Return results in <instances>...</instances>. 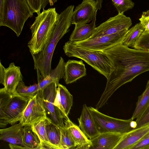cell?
<instances>
[{"label": "cell", "instance_id": "obj_29", "mask_svg": "<svg viewBox=\"0 0 149 149\" xmlns=\"http://www.w3.org/2000/svg\"><path fill=\"white\" fill-rule=\"evenodd\" d=\"M60 128L62 149H75L76 145L65 126L64 128L60 127Z\"/></svg>", "mask_w": 149, "mask_h": 149}, {"label": "cell", "instance_id": "obj_33", "mask_svg": "<svg viewBox=\"0 0 149 149\" xmlns=\"http://www.w3.org/2000/svg\"><path fill=\"white\" fill-rule=\"evenodd\" d=\"M136 126L137 128L149 123V105L142 114L136 119Z\"/></svg>", "mask_w": 149, "mask_h": 149}, {"label": "cell", "instance_id": "obj_1", "mask_svg": "<svg viewBox=\"0 0 149 149\" xmlns=\"http://www.w3.org/2000/svg\"><path fill=\"white\" fill-rule=\"evenodd\" d=\"M103 52L109 58L112 69L107 79L105 89L96 105L97 110L106 103L120 86L149 71L148 51L130 48L121 43Z\"/></svg>", "mask_w": 149, "mask_h": 149}, {"label": "cell", "instance_id": "obj_10", "mask_svg": "<svg viewBox=\"0 0 149 149\" xmlns=\"http://www.w3.org/2000/svg\"><path fill=\"white\" fill-rule=\"evenodd\" d=\"M132 25L130 17L125 16L124 13H118L96 27L89 38L128 30Z\"/></svg>", "mask_w": 149, "mask_h": 149}, {"label": "cell", "instance_id": "obj_16", "mask_svg": "<svg viewBox=\"0 0 149 149\" xmlns=\"http://www.w3.org/2000/svg\"><path fill=\"white\" fill-rule=\"evenodd\" d=\"M86 74L85 65L82 60H69L65 63L64 79L66 84L74 82Z\"/></svg>", "mask_w": 149, "mask_h": 149}, {"label": "cell", "instance_id": "obj_5", "mask_svg": "<svg viewBox=\"0 0 149 149\" xmlns=\"http://www.w3.org/2000/svg\"><path fill=\"white\" fill-rule=\"evenodd\" d=\"M0 126L13 125L21 118L30 99L17 93L11 94L0 89Z\"/></svg>", "mask_w": 149, "mask_h": 149}, {"label": "cell", "instance_id": "obj_35", "mask_svg": "<svg viewBox=\"0 0 149 149\" xmlns=\"http://www.w3.org/2000/svg\"><path fill=\"white\" fill-rule=\"evenodd\" d=\"M139 20L144 29V31L149 33V10L143 12Z\"/></svg>", "mask_w": 149, "mask_h": 149}, {"label": "cell", "instance_id": "obj_25", "mask_svg": "<svg viewBox=\"0 0 149 149\" xmlns=\"http://www.w3.org/2000/svg\"><path fill=\"white\" fill-rule=\"evenodd\" d=\"M48 140L56 149H62L61 143V134L60 127L50 121L46 127Z\"/></svg>", "mask_w": 149, "mask_h": 149}, {"label": "cell", "instance_id": "obj_21", "mask_svg": "<svg viewBox=\"0 0 149 149\" xmlns=\"http://www.w3.org/2000/svg\"><path fill=\"white\" fill-rule=\"evenodd\" d=\"M73 102L72 95L65 86L59 84L54 103L66 117H68Z\"/></svg>", "mask_w": 149, "mask_h": 149}, {"label": "cell", "instance_id": "obj_20", "mask_svg": "<svg viewBox=\"0 0 149 149\" xmlns=\"http://www.w3.org/2000/svg\"><path fill=\"white\" fill-rule=\"evenodd\" d=\"M65 127L76 145L75 149H91V142L79 127L74 124L69 118L64 120Z\"/></svg>", "mask_w": 149, "mask_h": 149}, {"label": "cell", "instance_id": "obj_17", "mask_svg": "<svg viewBox=\"0 0 149 149\" xmlns=\"http://www.w3.org/2000/svg\"><path fill=\"white\" fill-rule=\"evenodd\" d=\"M123 135L113 132L100 134L90 140L91 144V149H114Z\"/></svg>", "mask_w": 149, "mask_h": 149}, {"label": "cell", "instance_id": "obj_15", "mask_svg": "<svg viewBox=\"0 0 149 149\" xmlns=\"http://www.w3.org/2000/svg\"><path fill=\"white\" fill-rule=\"evenodd\" d=\"M78 120L79 127L89 139L95 138L100 134L88 107L86 104L83 106L81 115Z\"/></svg>", "mask_w": 149, "mask_h": 149}, {"label": "cell", "instance_id": "obj_2", "mask_svg": "<svg viewBox=\"0 0 149 149\" xmlns=\"http://www.w3.org/2000/svg\"><path fill=\"white\" fill-rule=\"evenodd\" d=\"M74 6L70 5L59 14L56 24L47 41L41 51L32 54L34 69L38 71L42 78L50 72L53 54L59 41L69 31Z\"/></svg>", "mask_w": 149, "mask_h": 149}, {"label": "cell", "instance_id": "obj_18", "mask_svg": "<svg viewBox=\"0 0 149 149\" xmlns=\"http://www.w3.org/2000/svg\"><path fill=\"white\" fill-rule=\"evenodd\" d=\"M23 127L19 122L8 128L1 129L0 139L10 144L25 147L23 141Z\"/></svg>", "mask_w": 149, "mask_h": 149}, {"label": "cell", "instance_id": "obj_9", "mask_svg": "<svg viewBox=\"0 0 149 149\" xmlns=\"http://www.w3.org/2000/svg\"><path fill=\"white\" fill-rule=\"evenodd\" d=\"M128 30L88 38L81 41L70 42L81 48L103 52L104 51L122 43Z\"/></svg>", "mask_w": 149, "mask_h": 149}, {"label": "cell", "instance_id": "obj_30", "mask_svg": "<svg viewBox=\"0 0 149 149\" xmlns=\"http://www.w3.org/2000/svg\"><path fill=\"white\" fill-rule=\"evenodd\" d=\"M118 13H124L132 8L134 4L132 0H111Z\"/></svg>", "mask_w": 149, "mask_h": 149}, {"label": "cell", "instance_id": "obj_12", "mask_svg": "<svg viewBox=\"0 0 149 149\" xmlns=\"http://www.w3.org/2000/svg\"><path fill=\"white\" fill-rule=\"evenodd\" d=\"M23 79L19 67L12 63L6 68L0 61V83L4 86L2 88L5 91L11 94H16V87Z\"/></svg>", "mask_w": 149, "mask_h": 149}, {"label": "cell", "instance_id": "obj_6", "mask_svg": "<svg viewBox=\"0 0 149 149\" xmlns=\"http://www.w3.org/2000/svg\"><path fill=\"white\" fill-rule=\"evenodd\" d=\"M63 49L68 57L84 60L107 79L108 77L112 68L109 58L105 53L81 48L69 41L65 43Z\"/></svg>", "mask_w": 149, "mask_h": 149}, {"label": "cell", "instance_id": "obj_28", "mask_svg": "<svg viewBox=\"0 0 149 149\" xmlns=\"http://www.w3.org/2000/svg\"><path fill=\"white\" fill-rule=\"evenodd\" d=\"M40 90L38 84L27 86L22 81H20L17 86L16 92L21 96L30 99Z\"/></svg>", "mask_w": 149, "mask_h": 149}, {"label": "cell", "instance_id": "obj_8", "mask_svg": "<svg viewBox=\"0 0 149 149\" xmlns=\"http://www.w3.org/2000/svg\"><path fill=\"white\" fill-rule=\"evenodd\" d=\"M58 87L53 82L42 91L43 103L46 116L53 123L60 128L65 127L64 120L68 118L63 114L60 109L54 104Z\"/></svg>", "mask_w": 149, "mask_h": 149}, {"label": "cell", "instance_id": "obj_39", "mask_svg": "<svg viewBox=\"0 0 149 149\" xmlns=\"http://www.w3.org/2000/svg\"><path fill=\"white\" fill-rule=\"evenodd\" d=\"M3 0H0V7L1 6L2 4Z\"/></svg>", "mask_w": 149, "mask_h": 149}, {"label": "cell", "instance_id": "obj_22", "mask_svg": "<svg viewBox=\"0 0 149 149\" xmlns=\"http://www.w3.org/2000/svg\"><path fill=\"white\" fill-rule=\"evenodd\" d=\"M97 13H95L91 23L75 26L70 36L69 41L71 42L81 41L87 40L91 37L96 27L95 22Z\"/></svg>", "mask_w": 149, "mask_h": 149}, {"label": "cell", "instance_id": "obj_37", "mask_svg": "<svg viewBox=\"0 0 149 149\" xmlns=\"http://www.w3.org/2000/svg\"><path fill=\"white\" fill-rule=\"evenodd\" d=\"M97 4L98 9L100 10L102 7L103 0H96Z\"/></svg>", "mask_w": 149, "mask_h": 149}, {"label": "cell", "instance_id": "obj_3", "mask_svg": "<svg viewBox=\"0 0 149 149\" xmlns=\"http://www.w3.org/2000/svg\"><path fill=\"white\" fill-rule=\"evenodd\" d=\"M59 14L55 8L43 9L31 25V37L27 46L31 54H37L43 49L49 39Z\"/></svg>", "mask_w": 149, "mask_h": 149}, {"label": "cell", "instance_id": "obj_32", "mask_svg": "<svg viewBox=\"0 0 149 149\" xmlns=\"http://www.w3.org/2000/svg\"><path fill=\"white\" fill-rule=\"evenodd\" d=\"M33 13L38 15L41 9H44L50 3V0H26Z\"/></svg>", "mask_w": 149, "mask_h": 149}, {"label": "cell", "instance_id": "obj_13", "mask_svg": "<svg viewBox=\"0 0 149 149\" xmlns=\"http://www.w3.org/2000/svg\"><path fill=\"white\" fill-rule=\"evenodd\" d=\"M98 8L96 0H83L73 11L72 24L78 26L92 21Z\"/></svg>", "mask_w": 149, "mask_h": 149}, {"label": "cell", "instance_id": "obj_34", "mask_svg": "<svg viewBox=\"0 0 149 149\" xmlns=\"http://www.w3.org/2000/svg\"><path fill=\"white\" fill-rule=\"evenodd\" d=\"M131 149H149V132Z\"/></svg>", "mask_w": 149, "mask_h": 149}, {"label": "cell", "instance_id": "obj_24", "mask_svg": "<svg viewBox=\"0 0 149 149\" xmlns=\"http://www.w3.org/2000/svg\"><path fill=\"white\" fill-rule=\"evenodd\" d=\"M149 105V80L147 82L145 90L139 96L136 106L132 117L133 120L139 117Z\"/></svg>", "mask_w": 149, "mask_h": 149}, {"label": "cell", "instance_id": "obj_4", "mask_svg": "<svg viewBox=\"0 0 149 149\" xmlns=\"http://www.w3.org/2000/svg\"><path fill=\"white\" fill-rule=\"evenodd\" d=\"M33 13L26 0H3L0 7V26L9 28L19 37Z\"/></svg>", "mask_w": 149, "mask_h": 149}, {"label": "cell", "instance_id": "obj_19", "mask_svg": "<svg viewBox=\"0 0 149 149\" xmlns=\"http://www.w3.org/2000/svg\"><path fill=\"white\" fill-rule=\"evenodd\" d=\"M65 63L63 59L60 57L58 63L56 68L52 70L50 73L45 77L42 78L39 72L36 70L38 84L39 88L42 91L48 85L53 82L58 86L59 80L64 78V67Z\"/></svg>", "mask_w": 149, "mask_h": 149}, {"label": "cell", "instance_id": "obj_40", "mask_svg": "<svg viewBox=\"0 0 149 149\" xmlns=\"http://www.w3.org/2000/svg\"><path fill=\"white\" fill-rule=\"evenodd\" d=\"M148 51L149 52V50H148Z\"/></svg>", "mask_w": 149, "mask_h": 149}, {"label": "cell", "instance_id": "obj_23", "mask_svg": "<svg viewBox=\"0 0 149 149\" xmlns=\"http://www.w3.org/2000/svg\"><path fill=\"white\" fill-rule=\"evenodd\" d=\"M23 142L28 149H40L41 142L38 136L33 130L31 125L23 127Z\"/></svg>", "mask_w": 149, "mask_h": 149}, {"label": "cell", "instance_id": "obj_7", "mask_svg": "<svg viewBox=\"0 0 149 149\" xmlns=\"http://www.w3.org/2000/svg\"><path fill=\"white\" fill-rule=\"evenodd\" d=\"M88 108L100 134L113 132L124 134L134 129L131 118L127 120L115 118L101 113L95 108Z\"/></svg>", "mask_w": 149, "mask_h": 149}, {"label": "cell", "instance_id": "obj_26", "mask_svg": "<svg viewBox=\"0 0 149 149\" xmlns=\"http://www.w3.org/2000/svg\"><path fill=\"white\" fill-rule=\"evenodd\" d=\"M144 30L140 22L136 24L129 30L122 44L128 47H133L136 42Z\"/></svg>", "mask_w": 149, "mask_h": 149}, {"label": "cell", "instance_id": "obj_14", "mask_svg": "<svg viewBox=\"0 0 149 149\" xmlns=\"http://www.w3.org/2000/svg\"><path fill=\"white\" fill-rule=\"evenodd\" d=\"M149 132V123L123 134L114 149H131Z\"/></svg>", "mask_w": 149, "mask_h": 149}, {"label": "cell", "instance_id": "obj_36", "mask_svg": "<svg viewBox=\"0 0 149 149\" xmlns=\"http://www.w3.org/2000/svg\"><path fill=\"white\" fill-rule=\"evenodd\" d=\"M9 146L10 148L12 149H28L27 148L24 146L19 145L12 144L9 143Z\"/></svg>", "mask_w": 149, "mask_h": 149}, {"label": "cell", "instance_id": "obj_38", "mask_svg": "<svg viewBox=\"0 0 149 149\" xmlns=\"http://www.w3.org/2000/svg\"><path fill=\"white\" fill-rule=\"evenodd\" d=\"M57 0H50L49 4L50 6H52L56 2Z\"/></svg>", "mask_w": 149, "mask_h": 149}, {"label": "cell", "instance_id": "obj_31", "mask_svg": "<svg viewBox=\"0 0 149 149\" xmlns=\"http://www.w3.org/2000/svg\"><path fill=\"white\" fill-rule=\"evenodd\" d=\"M133 47L146 51L149 50V33L144 31L136 42Z\"/></svg>", "mask_w": 149, "mask_h": 149}, {"label": "cell", "instance_id": "obj_11", "mask_svg": "<svg viewBox=\"0 0 149 149\" xmlns=\"http://www.w3.org/2000/svg\"><path fill=\"white\" fill-rule=\"evenodd\" d=\"M46 118L47 117L43 104L42 91L40 90L29 100L19 122L23 126L31 125Z\"/></svg>", "mask_w": 149, "mask_h": 149}, {"label": "cell", "instance_id": "obj_27", "mask_svg": "<svg viewBox=\"0 0 149 149\" xmlns=\"http://www.w3.org/2000/svg\"><path fill=\"white\" fill-rule=\"evenodd\" d=\"M50 121L49 119L46 118L31 125L33 130L40 139L41 143L51 144L48 140L46 130V126Z\"/></svg>", "mask_w": 149, "mask_h": 149}]
</instances>
